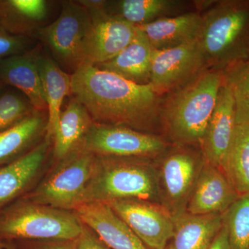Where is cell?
<instances>
[{
  "label": "cell",
  "instance_id": "obj_13",
  "mask_svg": "<svg viewBox=\"0 0 249 249\" xmlns=\"http://www.w3.org/2000/svg\"><path fill=\"white\" fill-rule=\"evenodd\" d=\"M235 126V101L231 88L223 80L217 104L200 145L206 163L224 172Z\"/></svg>",
  "mask_w": 249,
  "mask_h": 249
},
{
  "label": "cell",
  "instance_id": "obj_31",
  "mask_svg": "<svg viewBox=\"0 0 249 249\" xmlns=\"http://www.w3.org/2000/svg\"><path fill=\"white\" fill-rule=\"evenodd\" d=\"M83 224L81 233L76 240V249H111L88 226Z\"/></svg>",
  "mask_w": 249,
  "mask_h": 249
},
{
  "label": "cell",
  "instance_id": "obj_32",
  "mask_svg": "<svg viewBox=\"0 0 249 249\" xmlns=\"http://www.w3.org/2000/svg\"><path fill=\"white\" fill-rule=\"evenodd\" d=\"M32 249H76V240L42 241Z\"/></svg>",
  "mask_w": 249,
  "mask_h": 249
},
{
  "label": "cell",
  "instance_id": "obj_24",
  "mask_svg": "<svg viewBox=\"0 0 249 249\" xmlns=\"http://www.w3.org/2000/svg\"><path fill=\"white\" fill-rule=\"evenodd\" d=\"M93 124L86 108L72 96L66 109L60 113L52 137L54 157L61 160L78 148Z\"/></svg>",
  "mask_w": 249,
  "mask_h": 249
},
{
  "label": "cell",
  "instance_id": "obj_11",
  "mask_svg": "<svg viewBox=\"0 0 249 249\" xmlns=\"http://www.w3.org/2000/svg\"><path fill=\"white\" fill-rule=\"evenodd\" d=\"M150 249H165L174 235L173 216L161 205L142 199L107 204Z\"/></svg>",
  "mask_w": 249,
  "mask_h": 249
},
{
  "label": "cell",
  "instance_id": "obj_23",
  "mask_svg": "<svg viewBox=\"0 0 249 249\" xmlns=\"http://www.w3.org/2000/svg\"><path fill=\"white\" fill-rule=\"evenodd\" d=\"M37 65L48 114L45 139L52 141L62 111V103L67 96L71 94V75L41 50L37 55Z\"/></svg>",
  "mask_w": 249,
  "mask_h": 249
},
{
  "label": "cell",
  "instance_id": "obj_36",
  "mask_svg": "<svg viewBox=\"0 0 249 249\" xmlns=\"http://www.w3.org/2000/svg\"><path fill=\"white\" fill-rule=\"evenodd\" d=\"M4 246H3V244L2 243H1V242H0V249H4Z\"/></svg>",
  "mask_w": 249,
  "mask_h": 249
},
{
  "label": "cell",
  "instance_id": "obj_34",
  "mask_svg": "<svg viewBox=\"0 0 249 249\" xmlns=\"http://www.w3.org/2000/svg\"><path fill=\"white\" fill-rule=\"evenodd\" d=\"M3 246L5 249H18L14 244L11 243L9 241L6 243L3 244Z\"/></svg>",
  "mask_w": 249,
  "mask_h": 249
},
{
  "label": "cell",
  "instance_id": "obj_25",
  "mask_svg": "<svg viewBox=\"0 0 249 249\" xmlns=\"http://www.w3.org/2000/svg\"><path fill=\"white\" fill-rule=\"evenodd\" d=\"M184 4L178 0L107 1L106 11L110 16L141 27L163 18L184 14L181 12Z\"/></svg>",
  "mask_w": 249,
  "mask_h": 249
},
{
  "label": "cell",
  "instance_id": "obj_22",
  "mask_svg": "<svg viewBox=\"0 0 249 249\" xmlns=\"http://www.w3.org/2000/svg\"><path fill=\"white\" fill-rule=\"evenodd\" d=\"M174 235L165 249H207L223 227L222 214L173 217Z\"/></svg>",
  "mask_w": 249,
  "mask_h": 249
},
{
  "label": "cell",
  "instance_id": "obj_27",
  "mask_svg": "<svg viewBox=\"0 0 249 249\" xmlns=\"http://www.w3.org/2000/svg\"><path fill=\"white\" fill-rule=\"evenodd\" d=\"M222 217L231 249H249V195L239 196Z\"/></svg>",
  "mask_w": 249,
  "mask_h": 249
},
{
  "label": "cell",
  "instance_id": "obj_8",
  "mask_svg": "<svg viewBox=\"0 0 249 249\" xmlns=\"http://www.w3.org/2000/svg\"><path fill=\"white\" fill-rule=\"evenodd\" d=\"M90 27L88 10L78 1H63L58 18L41 28L36 37L47 47L58 66L72 74L84 63Z\"/></svg>",
  "mask_w": 249,
  "mask_h": 249
},
{
  "label": "cell",
  "instance_id": "obj_5",
  "mask_svg": "<svg viewBox=\"0 0 249 249\" xmlns=\"http://www.w3.org/2000/svg\"><path fill=\"white\" fill-rule=\"evenodd\" d=\"M83 224L73 211L37 204L23 196L0 211V239L76 240Z\"/></svg>",
  "mask_w": 249,
  "mask_h": 249
},
{
  "label": "cell",
  "instance_id": "obj_15",
  "mask_svg": "<svg viewBox=\"0 0 249 249\" xmlns=\"http://www.w3.org/2000/svg\"><path fill=\"white\" fill-rule=\"evenodd\" d=\"M82 223L111 249H150L105 203H85L73 210Z\"/></svg>",
  "mask_w": 249,
  "mask_h": 249
},
{
  "label": "cell",
  "instance_id": "obj_29",
  "mask_svg": "<svg viewBox=\"0 0 249 249\" xmlns=\"http://www.w3.org/2000/svg\"><path fill=\"white\" fill-rule=\"evenodd\" d=\"M1 91L0 131L14 125L36 111L29 100L18 89L14 88Z\"/></svg>",
  "mask_w": 249,
  "mask_h": 249
},
{
  "label": "cell",
  "instance_id": "obj_26",
  "mask_svg": "<svg viewBox=\"0 0 249 249\" xmlns=\"http://www.w3.org/2000/svg\"><path fill=\"white\" fill-rule=\"evenodd\" d=\"M224 173L240 196L249 195V124L235 126Z\"/></svg>",
  "mask_w": 249,
  "mask_h": 249
},
{
  "label": "cell",
  "instance_id": "obj_21",
  "mask_svg": "<svg viewBox=\"0 0 249 249\" xmlns=\"http://www.w3.org/2000/svg\"><path fill=\"white\" fill-rule=\"evenodd\" d=\"M49 6L46 0H0V27L12 35L34 38L46 26Z\"/></svg>",
  "mask_w": 249,
  "mask_h": 249
},
{
  "label": "cell",
  "instance_id": "obj_14",
  "mask_svg": "<svg viewBox=\"0 0 249 249\" xmlns=\"http://www.w3.org/2000/svg\"><path fill=\"white\" fill-rule=\"evenodd\" d=\"M240 196L222 169L205 162L186 212L196 215L223 214Z\"/></svg>",
  "mask_w": 249,
  "mask_h": 249
},
{
  "label": "cell",
  "instance_id": "obj_18",
  "mask_svg": "<svg viewBox=\"0 0 249 249\" xmlns=\"http://www.w3.org/2000/svg\"><path fill=\"white\" fill-rule=\"evenodd\" d=\"M202 15L188 11L137 27L146 36L154 50H164L198 40Z\"/></svg>",
  "mask_w": 249,
  "mask_h": 249
},
{
  "label": "cell",
  "instance_id": "obj_6",
  "mask_svg": "<svg viewBox=\"0 0 249 249\" xmlns=\"http://www.w3.org/2000/svg\"><path fill=\"white\" fill-rule=\"evenodd\" d=\"M204 163L201 148L191 145H171L156 160L160 204L173 217L186 212Z\"/></svg>",
  "mask_w": 249,
  "mask_h": 249
},
{
  "label": "cell",
  "instance_id": "obj_20",
  "mask_svg": "<svg viewBox=\"0 0 249 249\" xmlns=\"http://www.w3.org/2000/svg\"><path fill=\"white\" fill-rule=\"evenodd\" d=\"M153 51L146 36L137 27L135 37L128 46L111 60L95 67L137 84L148 85Z\"/></svg>",
  "mask_w": 249,
  "mask_h": 249
},
{
  "label": "cell",
  "instance_id": "obj_16",
  "mask_svg": "<svg viewBox=\"0 0 249 249\" xmlns=\"http://www.w3.org/2000/svg\"><path fill=\"white\" fill-rule=\"evenodd\" d=\"M51 141L45 139L18 160L0 167V211L17 200L40 173Z\"/></svg>",
  "mask_w": 249,
  "mask_h": 249
},
{
  "label": "cell",
  "instance_id": "obj_1",
  "mask_svg": "<svg viewBox=\"0 0 249 249\" xmlns=\"http://www.w3.org/2000/svg\"><path fill=\"white\" fill-rule=\"evenodd\" d=\"M71 93L94 124L121 125L149 132L160 124L162 99L151 85H139L83 64L71 74Z\"/></svg>",
  "mask_w": 249,
  "mask_h": 249
},
{
  "label": "cell",
  "instance_id": "obj_28",
  "mask_svg": "<svg viewBox=\"0 0 249 249\" xmlns=\"http://www.w3.org/2000/svg\"><path fill=\"white\" fill-rule=\"evenodd\" d=\"M222 73L235 101L236 125L249 124V59Z\"/></svg>",
  "mask_w": 249,
  "mask_h": 249
},
{
  "label": "cell",
  "instance_id": "obj_2",
  "mask_svg": "<svg viewBox=\"0 0 249 249\" xmlns=\"http://www.w3.org/2000/svg\"><path fill=\"white\" fill-rule=\"evenodd\" d=\"M223 80L222 72L207 70L163 100L160 124L171 145L200 147Z\"/></svg>",
  "mask_w": 249,
  "mask_h": 249
},
{
  "label": "cell",
  "instance_id": "obj_3",
  "mask_svg": "<svg viewBox=\"0 0 249 249\" xmlns=\"http://www.w3.org/2000/svg\"><path fill=\"white\" fill-rule=\"evenodd\" d=\"M198 41L209 70L224 72L249 59V0L214 1Z\"/></svg>",
  "mask_w": 249,
  "mask_h": 249
},
{
  "label": "cell",
  "instance_id": "obj_9",
  "mask_svg": "<svg viewBox=\"0 0 249 249\" xmlns=\"http://www.w3.org/2000/svg\"><path fill=\"white\" fill-rule=\"evenodd\" d=\"M170 145L157 134L124 126L93 123L79 147L96 156L157 160Z\"/></svg>",
  "mask_w": 249,
  "mask_h": 249
},
{
  "label": "cell",
  "instance_id": "obj_12",
  "mask_svg": "<svg viewBox=\"0 0 249 249\" xmlns=\"http://www.w3.org/2000/svg\"><path fill=\"white\" fill-rule=\"evenodd\" d=\"M88 12L91 27L83 64L95 66L111 60L128 46L135 37L137 27L110 16L106 9Z\"/></svg>",
  "mask_w": 249,
  "mask_h": 249
},
{
  "label": "cell",
  "instance_id": "obj_35",
  "mask_svg": "<svg viewBox=\"0 0 249 249\" xmlns=\"http://www.w3.org/2000/svg\"><path fill=\"white\" fill-rule=\"evenodd\" d=\"M4 86H6V85H5L4 83H3L2 82H1V80H0V91H1V90L3 89V88H4Z\"/></svg>",
  "mask_w": 249,
  "mask_h": 249
},
{
  "label": "cell",
  "instance_id": "obj_33",
  "mask_svg": "<svg viewBox=\"0 0 249 249\" xmlns=\"http://www.w3.org/2000/svg\"><path fill=\"white\" fill-rule=\"evenodd\" d=\"M207 249H231L227 229L223 224L220 231Z\"/></svg>",
  "mask_w": 249,
  "mask_h": 249
},
{
  "label": "cell",
  "instance_id": "obj_10",
  "mask_svg": "<svg viewBox=\"0 0 249 249\" xmlns=\"http://www.w3.org/2000/svg\"><path fill=\"white\" fill-rule=\"evenodd\" d=\"M207 70L198 40L174 48L154 50L150 85L162 97L182 88Z\"/></svg>",
  "mask_w": 249,
  "mask_h": 249
},
{
  "label": "cell",
  "instance_id": "obj_4",
  "mask_svg": "<svg viewBox=\"0 0 249 249\" xmlns=\"http://www.w3.org/2000/svg\"><path fill=\"white\" fill-rule=\"evenodd\" d=\"M122 199L160 204L156 160L96 155L94 170L81 204H109Z\"/></svg>",
  "mask_w": 249,
  "mask_h": 249
},
{
  "label": "cell",
  "instance_id": "obj_7",
  "mask_svg": "<svg viewBox=\"0 0 249 249\" xmlns=\"http://www.w3.org/2000/svg\"><path fill=\"white\" fill-rule=\"evenodd\" d=\"M96 155L78 147L56 166L27 196L31 201L72 211L81 204L94 170Z\"/></svg>",
  "mask_w": 249,
  "mask_h": 249
},
{
  "label": "cell",
  "instance_id": "obj_19",
  "mask_svg": "<svg viewBox=\"0 0 249 249\" xmlns=\"http://www.w3.org/2000/svg\"><path fill=\"white\" fill-rule=\"evenodd\" d=\"M48 114L36 110L18 124L0 131V167L22 157L47 133Z\"/></svg>",
  "mask_w": 249,
  "mask_h": 249
},
{
  "label": "cell",
  "instance_id": "obj_17",
  "mask_svg": "<svg viewBox=\"0 0 249 249\" xmlns=\"http://www.w3.org/2000/svg\"><path fill=\"white\" fill-rule=\"evenodd\" d=\"M40 46L26 53L13 55L0 60V80L22 92L36 110L47 111L42 88L37 55Z\"/></svg>",
  "mask_w": 249,
  "mask_h": 249
},
{
  "label": "cell",
  "instance_id": "obj_30",
  "mask_svg": "<svg viewBox=\"0 0 249 249\" xmlns=\"http://www.w3.org/2000/svg\"><path fill=\"white\" fill-rule=\"evenodd\" d=\"M34 38L12 35L0 27V60L26 53L36 47Z\"/></svg>",
  "mask_w": 249,
  "mask_h": 249
}]
</instances>
